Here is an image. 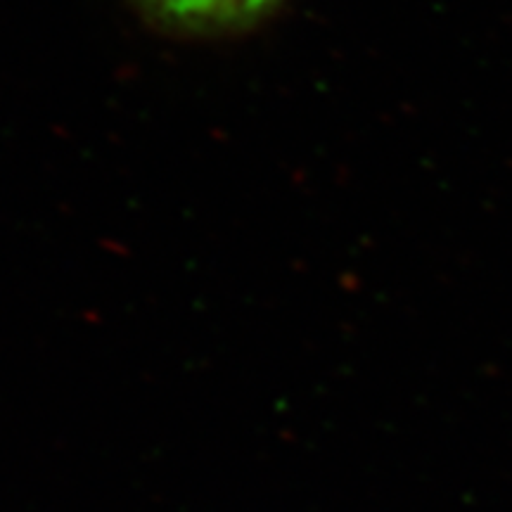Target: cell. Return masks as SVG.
<instances>
[{"label":"cell","instance_id":"cell-1","mask_svg":"<svg viewBox=\"0 0 512 512\" xmlns=\"http://www.w3.org/2000/svg\"><path fill=\"white\" fill-rule=\"evenodd\" d=\"M280 0H157L150 17L185 31L245 29Z\"/></svg>","mask_w":512,"mask_h":512},{"label":"cell","instance_id":"cell-2","mask_svg":"<svg viewBox=\"0 0 512 512\" xmlns=\"http://www.w3.org/2000/svg\"><path fill=\"white\" fill-rule=\"evenodd\" d=\"M136 3L147 12V15H150L152 8H155V5H157V0H136Z\"/></svg>","mask_w":512,"mask_h":512}]
</instances>
